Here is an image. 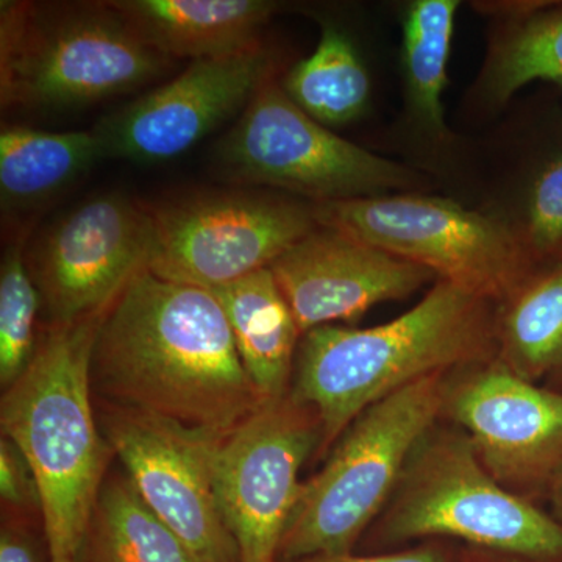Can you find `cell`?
Here are the masks:
<instances>
[{"instance_id":"obj_7","label":"cell","mask_w":562,"mask_h":562,"mask_svg":"<svg viewBox=\"0 0 562 562\" xmlns=\"http://www.w3.org/2000/svg\"><path fill=\"white\" fill-rule=\"evenodd\" d=\"M222 179L239 188L266 187L313 203L375 198L422 183L412 168L335 135L269 79L220 140Z\"/></svg>"},{"instance_id":"obj_6","label":"cell","mask_w":562,"mask_h":562,"mask_svg":"<svg viewBox=\"0 0 562 562\" xmlns=\"http://www.w3.org/2000/svg\"><path fill=\"white\" fill-rule=\"evenodd\" d=\"M379 519L387 542L443 536L525 560L562 557V524L502 486L458 427L422 438Z\"/></svg>"},{"instance_id":"obj_15","label":"cell","mask_w":562,"mask_h":562,"mask_svg":"<svg viewBox=\"0 0 562 562\" xmlns=\"http://www.w3.org/2000/svg\"><path fill=\"white\" fill-rule=\"evenodd\" d=\"M302 336L355 321L379 303L402 301L435 272L330 228H314L271 265Z\"/></svg>"},{"instance_id":"obj_27","label":"cell","mask_w":562,"mask_h":562,"mask_svg":"<svg viewBox=\"0 0 562 562\" xmlns=\"http://www.w3.org/2000/svg\"><path fill=\"white\" fill-rule=\"evenodd\" d=\"M288 562H452L449 553L435 543L414 547L403 552L376 554V557H353L347 554H319V557L303 558V560Z\"/></svg>"},{"instance_id":"obj_14","label":"cell","mask_w":562,"mask_h":562,"mask_svg":"<svg viewBox=\"0 0 562 562\" xmlns=\"http://www.w3.org/2000/svg\"><path fill=\"white\" fill-rule=\"evenodd\" d=\"M480 460L517 494L562 473V394L536 386L497 360L457 369L443 383V409Z\"/></svg>"},{"instance_id":"obj_21","label":"cell","mask_w":562,"mask_h":562,"mask_svg":"<svg viewBox=\"0 0 562 562\" xmlns=\"http://www.w3.org/2000/svg\"><path fill=\"white\" fill-rule=\"evenodd\" d=\"M281 88L314 121L338 127L364 111L371 79L349 36L330 25L313 54L292 66Z\"/></svg>"},{"instance_id":"obj_26","label":"cell","mask_w":562,"mask_h":562,"mask_svg":"<svg viewBox=\"0 0 562 562\" xmlns=\"http://www.w3.org/2000/svg\"><path fill=\"white\" fill-rule=\"evenodd\" d=\"M0 495L3 505L18 513H40L38 484L21 450L2 436L0 441Z\"/></svg>"},{"instance_id":"obj_2","label":"cell","mask_w":562,"mask_h":562,"mask_svg":"<svg viewBox=\"0 0 562 562\" xmlns=\"http://www.w3.org/2000/svg\"><path fill=\"white\" fill-rule=\"evenodd\" d=\"M495 302L438 280L409 312L371 328L324 325L302 336L290 394L312 406L328 452L373 403L424 376L497 357Z\"/></svg>"},{"instance_id":"obj_22","label":"cell","mask_w":562,"mask_h":562,"mask_svg":"<svg viewBox=\"0 0 562 562\" xmlns=\"http://www.w3.org/2000/svg\"><path fill=\"white\" fill-rule=\"evenodd\" d=\"M457 0H417L403 21V65L409 101L420 121L443 135L442 94L454 27Z\"/></svg>"},{"instance_id":"obj_28","label":"cell","mask_w":562,"mask_h":562,"mask_svg":"<svg viewBox=\"0 0 562 562\" xmlns=\"http://www.w3.org/2000/svg\"><path fill=\"white\" fill-rule=\"evenodd\" d=\"M0 562H41L35 538L18 520L2 525Z\"/></svg>"},{"instance_id":"obj_24","label":"cell","mask_w":562,"mask_h":562,"mask_svg":"<svg viewBox=\"0 0 562 562\" xmlns=\"http://www.w3.org/2000/svg\"><path fill=\"white\" fill-rule=\"evenodd\" d=\"M536 80L562 83V9L532 11L495 44L486 74L494 101L506 102Z\"/></svg>"},{"instance_id":"obj_13","label":"cell","mask_w":562,"mask_h":562,"mask_svg":"<svg viewBox=\"0 0 562 562\" xmlns=\"http://www.w3.org/2000/svg\"><path fill=\"white\" fill-rule=\"evenodd\" d=\"M276 60L265 44L239 54L192 61L176 79L103 117L92 131L103 157L135 162L172 160L241 116Z\"/></svg>"},{"instance_id":"obj_20","label":"cell","mask_w":562,"mask_h":562,"mask_svg":"<svg viewBox=\"0 0 562 562\" xmlns=\"http://www.w3.org/2000/svg\"><path fill=\"white\" fill-rule=\"evenodd\" d=\"M79 562H191L171 530L140 501L127 473L103 483Z\"/></svg>"},{"instance_id":"obj_11","label":"cell","mask_w":562,"mask_h":562,"mask_svg":"<svg viewBox=\"0 0 562 562\" xmlns=\"http://www.w3.org/2000/svg\"><path fill=\"white\" fill-rule=\"evenodd\" d=\"M154 231L146 203L95 195L29 239L25 261L46 324H69L109 308L149 268Z\"/></svg>"},{"instance_id":"obj_17","label":"cell","mask_w":562,"mask_h":562,"mask_svg":"<svg viewBox=\"0 0 562 562\" xmlns=\"http://www.w3.org/2000/svg\"><path fill=\"white\" fill-rule=\"evenodd\" d=\"M101 157V140L94 131L46 132L3 125L0 203L7 231L33 224L25 216L32 220L33 211L57 199Z\"/></svg>"},{"instance_id":"obj_9","label":"cell","mask_w":562,"mask_h":562,"mask_svg":"<svg viewBox=\"0 0 562 562\" xmlns=\"http://www.w3.org/2000/svg\"><path fill=\"white\" fill-rule=\"evenodd\" d=\"M154 231L147 271L203 290L271 268L317 228L312 205L236 188L146 203Z\"/></svg>"},{"instance_id":"obj_5","label":"cell","mask_w":562,"mask_h":562,"mask_svg":"<svg viewBox=\"0 0 562 562\" xmlns=\"http://www.w3.org/2000/svg\"><path fill=\"white\" fill-rule=\"evenodd\" d=\"M447 375L424 376L355 417L321 471L303 482L279 562L350 553L391 501L417 443L442 416Z\"/></svg>"},{"instance_id":"obj_1","label":"cell","mask_w":562,"mask_h":562,"mask_svg":"<svg viewBox=\"0 0 562 562\" xmlns=\"http://www.w3.org/2000/svg\"><path fill=\"white\" fill-rule=\"evenodd\" d=\"M102 405L222 441L266 401L224 308L203 288L139 272L111 302L91 357Z\"/></svg>"},{"instance_id":"obj_19","label":"cell","mask_w":562,"mask_h":562,"mask_svg":"<svg viewBox=\"0 0 562 562\" xmlns=\"http://www.w3.org/2000/svg\"><path fill=\"white\" fill-rule=\"evenodd\" d=\"M498 310L497 360L535 383L562 366V261L536 276Z\"/></svg>"},{"instance_id":"obj_12","label":"cell","mask_w":562,"mask_h":562,"mask_svg":"<svg viewBox=\"0 0 562 562\" xmlns=\"http://www.w3.org/2000/svg\"><path fill=\"white\" fill-rule=\"evenodd\" d=\"M101 408L99 425L114 457L191 562H239L214 490L213 453L220 441L144 414Z\"/></svg>"},{"instance_id":"obj_16","label":"cell","mask_w":562,"mask_h":562,"mask_svg":"<svg viewBox=\"0 0 562 562\" xmlns=\"http://www.w3.org/2000/svg\"><path fill=\"white\" fill-rule=\"evenodd\" d=\"M128 27L166 57L239 54L261 44L260 32L280 5L268 0H110Z\"/></svg>"},{"instance_id":"obj_3","label":"cell","mask_w":562,"mask_h":562,"mask_svg":"<svg viewBox=\"0 0 562 562\" xmlns=\"http://www.w3.org/2000/svg\"><path fill=\"white\" fill-rule=\"evenodd\" d=\"M105 312L46 324L31 366L0 402L2 436L38 484L49 562H79L114 457L92 405V347Z\"/></svg>"},{"instance_id":"obj_23","label":"cell","mask_w":562,"mask_h":562,"mask_svg":"<svg viewBox=\"0 0 562 562\" xmlns=\"http://www.w3.org/2000/svg\"><path fill=\"white\" fill-rule=\"evenodd\" d=\"M33 225L10 228L0 265V383L3 390L27 371L38 347L36 322L43 303L25 261Z\"/></svg>"},{"instance_id":"obj_30","label":"cell","mask_w":562,"mask_h":562,"mask_svg":"<svg viewBox=\"0 0 562 562\" xmlns=\"http://www.w3.org/2000/svg\"><path fill=\"white\" fill-rule=\"evenodd\" d=\"M465 562H483V561H480V560H468ZM484 562H486V561H484Z\"/></svg>"},{"instance_id":"obj_4","label":"cell","mask_w":562,"mask_h":562,"mask_svg":"<svg viewBox=\"0 0 562 562\" xmlns=\"http://www.w3.org/2000/svg\"><path fill=\"white\" fill-rule=\"evenodd\" d=\"M173 66L102 2H0V105L80 109L135 91Z\"/></svg>"},{"instance_id":"obj_18","label":"cell","mask_w":562,"mask_h":562,"mask_svg":"<svg viewBox=\"0 0 562 562\" xmlns=\"http://www.w3.org/2000/svg\"><path fill=\"white\" fill-rule=\"evenodd\" d=\"M211 292L224 308L244 369L262 397L286 395L302 331L271 268Z\"/></svg>"},{"instance_id":"obj_10","label":"cell","mask_w":562,"mask_h":562,"mask_svg":"<svg viewBox=\"0 0 562 562\" xmlns=\"http://www.w3.org/2000/svg\"><path fill=\"white\" fill-rule=\"evenodd\" d=\"M321 446V420L288 392L217 442L214 490L239 562H279L281 539L301 497V471Z\"/></svg>"},{"instance_id":"obj_29","label":"cell","mask_w":562,"mask_h":562,"mask_svg":"<svg viewBox=\"0 0 562 562\" xmlns=\"http://www.w3.org/2000/svg\"><path fill=\"white\" fill-rule=\"evenodd\" d=\"M554 513H557L558 522L562 524V473L557 482L552 484Z\"/></svg>"},{"instance_id":"obj_25","label":"cell","mask_w":562,"mask_h":562,"mask_svg":"<svg viewBox=\"0 0 562 562\" xmlns=\"http://www.w3.org/2000/svg\"><path fill=\"white\" fill-rule=\"evenodd\" d=\"M527 233V246L535 254H550L562 246V155L536 181Z\"/></svg>"},{"instance_id":"obj_8","label":"cell","mask_w":562,"mask_h":562,"mask_svg":"<svg viewBox=\"0 0 562 562\" xmlns=\"http://www.w3.org/2000/svg\"><path fill=\"white\" fill-rule=\"evenodd\" d=\"M319 227L342 233L494 302L530 277L527 247L502 222L449 199L375 195L312 203Z\"/></svg>"}]
</instances>
